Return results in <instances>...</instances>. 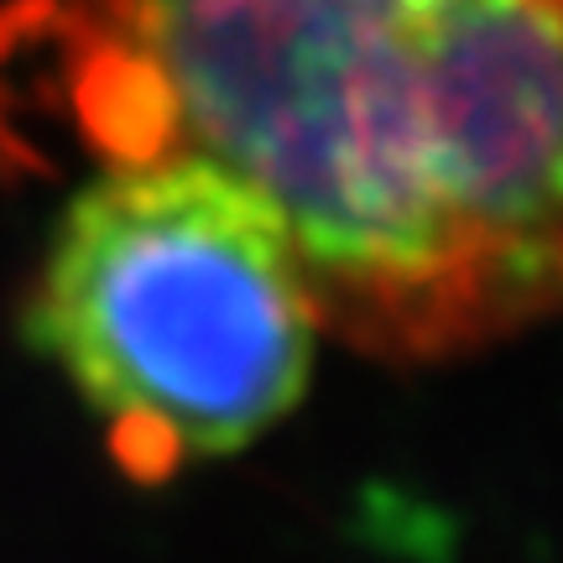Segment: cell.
Masks as SVG:
<instances>
[{"mask_svg":"<svg viewBox=\"0 0 563 563\" xmlns=\"http://www.w3.org/2000/svg\"><path fill=\"white\" fill-rule=\"evenodd\" d=\"M26 334L131 481L266 439L313 382L319 308L282 220L199 157L104 162L58 220Z\"/></svg>","mask_w":563,"mask_h":563,"instance_id":"obj_2","label":"cell"},{"mask_svg":"<svg viewBox=\"0 0 563 563\" xmlns=\"http://www.w3.org/2000/svg\"><path fill=\"white\" fill-rule=\"evenodd\" d=\"M58 42L89 146L245 183L350 350L563 313V0H68Z\"/></svg>","mask_w":563,"mask_h":563,"instance_id":"obj_1","label":"cell"}]
</instances>
